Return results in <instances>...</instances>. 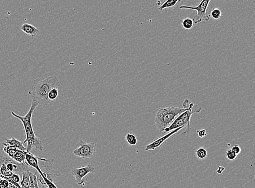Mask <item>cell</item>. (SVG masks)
Segmentation results:
<instances>
[{"label": "cell", "instance_id": "6", "mask_svg": "<svg viewBox=\"0 0 255 188\" xmlns=\"http://www.w3.org/2000/svg\"><path fill=\"white\" fill-rule=\"evenodd\" d=\"M73 153L84 160H93L96 157V145L93 142H86L80 140Z\"/></svg>", "mask_w": 255, "mask_h": 188}, {"label": "cell", "instance_id": "22", "mask_svg": "<svg viewBox=\"0 0 255 188\" xmlns=\"http://www.w3.org/2000/svg\"><path fill=\"white\" fill-rule=\"evenodd\" d=\"M9 184V182L7 179L4 178L0 179V188H8Z\"/></svg>", "mask_w": 255, "mask_h": 188}, {"label": "cell", "instance_id": "2", "mask_svg": "<svg viewBox=\"0 0 255 188\" xmlns=\"http://www.w3.org/2000/svg\"><path fill=\"white\" fill-rule=\"evenodd\" d=\"M38 106L39 104L37 102L32 100L31 107L28 111L25 116L23 117L18 115L14 112H11L12 116L18 118L22 122L26 134V139L24 140V143H27V152L28 153L31 152V150L33 148H35L37 149V150L40 151H42L44 149V145L41 140H40L39 138H37L35 135L32 123V118L33 112Z\"/></svg>", "mask_w": 255, "mask_h": 188}, {"label": "cell", "instance_id": "12", "mask_svg": "<svg viewBox=\"0 0 255 188\" xmlns=\"http://www.w3.org/2000/svg\"><path fill=\"white\" fill-rule=\"evenodd\" d=\"M29 170L26 171L22 173V179L21 180L20 184L21 188H29L30 186V176Z\"/></svg>", "mask_w": 255, "mask_h": 188}, {"label": "cell", "instance_id": "23", "mask_svg": "<svg viewBox=\"0 0 255 188\" xmlns=\"http://www.w3.org/2000/svg\"><path fill=\"white\" fill-rule=\"evenodd\" d=\"M231 149H232L237 155L240 154V152H241V151H242V149H241L240 147V145L238 144L235 145L234 146L232 147Z\"/></svg>", "mask_w": 255, "mask_h": 188}, {"label": "cell", "instance_id": "20", "mask_svg": "<svg viewBox=\"0 0 255 188\" xmlns=\"http://www.w3.org/2000/svg\"><path fill=\"white\" fill-rule=\"evenodd\" d=\"M211 16L214 19H219L222 16V11L218 8H214L213 9L211 13Z\"/></svg>", "mask_w": 255, "mask_h": 188}, {"label": "cell", "instance_id": "9", "mask_svg": "<svg viewBox=\"0 0 255 188\" xmlns=\"http://www.w3.org/2000/svg\"><path fill=\"white\" fill-rule=\"evenodd\" d=\"M96 167L92 163L86 165L81 168L73 167L71 170V173L75 177V181L79 186H85L84 178L89 173H95Z\"/></svg>", "mask_w": 255, "mask_h": 188}, {"label": "cell", "instance_id": "3", "mask_svg": "<svg viewBox=\"0 0 255 188\" xmlns=\"http://www.w3.org/2000/svg\"><path fill=\"white\" fill-rule=\"evenodd\" d=\"M189 105L188 108L169 106L158 109L156 113L155 123L159 131L164 132L167 127L172 124L178 116L189 109Z\"/></svg>", "mask_w": 255, "mask_h": 188}, {"label": "cell", "instance_id": "18", "mask_svg": "<svg viewBox=\"0 0 255 188\" xmlns=\"http://www.w3.org/2000/svg\"><path fill=\"white\" fill-rule=\"evenodd\" d=\"M194 24V23L193 19L189 18H185L182 22L183 27L186 29H191L193 26Z\"/></svg>", "mask_w": 255, "mask_h": 188}, {"label": "cell", "instance_id": "1", "mask_svg": "<svg viewBox=\"0 0 255 188\" xmlns=\"http://www.w3.org/2000/svg\"><path fill=\"white\" fill-rule=\"evenodd\" d=\"M60 86L59 79L55 75L47 77L44 80L35 79L33 80L28 91V94L32 100L37 102L39 106L45 107L51 103L48 98L49 92L53 88Z\"/></svg>", "mask_w": 255, "mask_h": 188}, {"label": "cell", "instance_id": "19", "mask_svg": "<svg viewBox=\"0 0 255 188\" xmlns=\"http://www.w3.org/2000/svg\"><path fill=\"white\" fill-rule=\"evenodd\" d=\"M59 95V90L58 88H53L49 92L48 94V98L50 100H54L57 98Z\"/></svg>", "mask_w": 255, "mask_h": 188}, {"label": "cell", "instance_id": "4", "mask_svg": "<svg viewBox=\"0 0 255 188\" xmlns=\"http://www.w3.org/2000/svg\"><path fill=\"white\" fill-rule=\"evenodd\" d=\"M189 106L190 107L189 109H187L186 111L184 112L176 117L174 122H172V124L165 130L163 132L164 133H167L172 130L176 129L178 127L182 126L185 127V126H186V129L184 132L183 135L184 136H188L189 135L190 131L191 130L190 120L193 114L200 113L202 109V107L201 106L198 105H194L193 103L189 104Z\"/></svg>", "mask_w": 255, "mask_h": 188}, {"label": "cell", "instance_id": "17", "mask_svg": "<svg viewBox=\"0 0 255 188\" xmlns=\"http://www.w3.org/2000/svg\"><path fill=\"white\" fill-rule=\"evenodd\" d=\"M196 153L197 157L200 160H204L205 158H206L207 156V150L204 147H199L198 149H197Z\"/></svg>", "mask_w": 255, "mask_h": 188}, {"label": "cell", "instance_id": "8", "mask_svg": "<svg viewBox=\"0 0 255 188\" xmlns=\"http://www.w3.org/2000/svg\"><path fill=\"white\" fill-rule=\"evenodd\" d=\"M0 160L2 162L7 166V168L10 171L14 173L21 175L26 171L31 170L32 169L24 162L20 163L16 162L12 158L8 155H0Z\"/></svg>", "mask_w": 255, "mask_h": 188}, {"label": "cell", "instance_id": "24", "mask_svg": "<svg viewBox=\"0 0 255 188\" xmlns=\"http://www.w3.org/2000/svg\"><path fill=\"white\" fill-rule=\"evenodd\" d=\"M197 133L198 134V137L200 138H204L206 136V131L205 129H201L197 131Z\"/></svg>", "mask_w": 255, "mask_h": 188}, {"label": "cell", "instance_id": "7", "mask_svg": "<svg viewBox=\"0 0 255 188\" xmlns=\"http://www.w3.org/2000/svg\"><path fill=\"white\" fill-rule=\"evenodd\" d=\"M211 1V0H201L200 3L196 6H181L180 7V9H191L197 11V14L193 19L194 23L195 24H199L202 20L209 21L211 15L207 13L206 11Z\"/></svg>", "mask_w": 255, "mask_h": 188}, {"label": "cell", "instance_id": "14", "mask_svg": "<svg viewBox=\"0 0 255 188\" xmlns=\"http://www.w3.org/2000/svg\"><path fill=\"white\" fill-rule=\"evenodd\" d=\"M181 1V0H166L162 4H161L160 6L158 7V9L160 11H162L165 8L174 7L175 5L180 2Z\"/></svg>", "mask_w": 255, "mask_h": 188}, {"label": "cell", "instance_id": "25", "mask_svg": "<svg viewBox=\"0 0 255 188\" xmlns=\"http://www.w3.org/2000/svg\"><path fill=\"white\" fill-rule=\"evenodd\" d=\"M225 170V168L223 166H219L218 168V169L217 170V173H218V174H221Z\"/></svg>", "mask_w": 255, "mask_h": 188}, {"label": "cell", "instance_id": "10", "mask_svg": "<svg viewBox=\"0 0 255 188\" xmlns=\"http://www.w3.org/2000/svg\"><path fill=\"white\" fill-rule=\"evenodd\" d=\"M185 127L182 126V127H178L176 129L173 130L171 131L167 132V134H166L163 136H161L160 138L156 139L155 140H154L153 142L150 143L149 144H148L146 147H145V151H150V150H155L156 148H158L159 147H160L161 145L163 143L165 142L166 140H167L168 138H170L171 136H173V135L176 134L177 132H178L180 130L183 129V128Z\"/></svg>", "mask_w": 255, "mask_h": 188}, {"label": "cell", "instance_id": "13", "mask_svg": "<svg viewBox=\"0 0 255 188\" xmlns=\"http://www.w3.org/2000/svg\"><path fill=\"white\" fill-rule=\"evenodd\" d=\"M6 142L8 143L9 144L13 145L14 147H15L18 149L24 150V151H27L26 147H24V144L22 143L20 140L16 139L15 138H11V139H6Z\"/></svg>", "mask_w": 255, "mask_h": 188}, {"label": "cell", "instance_id": "5", "mask_svg": "<svg viewBox=\"0 0 255 188\" xmlns=\"http://www.w3.org/2000/svg\"><path fill=\"white\" fill-rule=\"evenodd\" d=\"M41 158L40 159H41ZM54 162V160L52 158H49L45 160H39L40 168L44 175V187L57 188L54 184V180L55 178L59 176L61 173L53 168Z\"/></svg>", "mask_w": 255, "mask_h": 188}, {"label": "cell", "instance_id": "21", "mask_svg": "<svg viewBox=\"0 0 255 188\" xmlns=\"http://www.w3.org/2000/svg\"><path fill=\"white\" fill-rule=\"evenodd\" d=\"M226 156H227V158L228 160H235L236 158L237 157V155L231 149H229V150H227V152H226Z\"/></svg>", "mask_w": 255, "mask_h": 188}, {"label": "cell", "instance_id": "26", "mask_svg": "<svg viewBox=\"0 0 255 188\" xmlns=\"http://www.w3.org/2000/svg\"><path fill=\"white\" fill-rule=\"evenodd\" d=\"M160 1H158V2L156 3V6H158V7H159V6H160L161 5H160Z\"/></svg>", "mask_w": 255, "mask_h": 188}, {"label": "cell", "instance_id": "15", "mask_svg": "<svg viewBox=\"0 0 255 188\" xmlns=\"http://www.w3.org/2000/svg\"><path fill=\"white\" fill-rule=\"evenodd\" d=\"M33 168L29 170V173L30 176V186L29 188H38L39 186H38V181L37 177L35 175V172H33Z\"/></svg>", "mask_w": 255, "mask_h": 188}, {"label": "cell", "instance_id": "16", "mask_svg": "<svg viewBox=\"0 0 255 188\" xmlns=\"http://www.w3.org/2000/svg\"><path fill=\"white\" fill-rule=\"evenodd\" d=\"M126 141L127 142L132 146H135L137 143L136 136L135 135L130 133H127L126 135Z\"/></svg>", "mask_w": 255, "mask_h": 188}, {"label": "cell", "instance_id": "11", "mask_svg": "<svg viewBox=\"0 0 255 188\" xmlns=\"http://www.w3.org/2000/svg\"><path fill=\"white\" fill-rule=\"evenodd\" d=\"M21 30L31 37H35L39 33V30L29 24H24L20 27Z\"/></svg>", "mask_w": 255, "mask_h": 188}]
</instances>
